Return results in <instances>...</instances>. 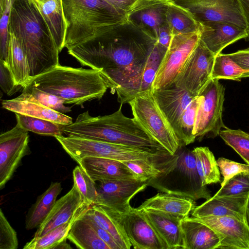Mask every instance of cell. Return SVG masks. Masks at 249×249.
Listing matches in <instances>:
<instances>
[{
    "instance_id": "cell-1",
    "label": "cell",
    "mask_w": 249,
    "mask_h": 249,
    "mask_svg": "<svg viewBox=\"0 0 249 249\" xmlns=\"http://www.w3.org/2000/svg\"><path fill=\"white\" fill-rule=\"evenodd\" d=\"M156 42L151 34L126 19L68 52L82 66L100 71L124 104L139 95L142 74Z\"/></svg>"
},
{
    "instance_id": "cell-2",
    "label": "cell",
    "mask_w": 249,
    "mask_h": 249,
    "mask_svg": "<svg viewBox=\"0 0 249 249\" xmlns=\"http://www.w3.org/2000/svg\"><path fill=\"white\" fill-rule=\"evenodd\" d=\"M28 60L31 79L59 64V51L33 0H15L9 26Z\"/></svg>"
},
{
    "instance_id": "cell-3",
    "label": "cell",
    "mask_w": 249,
    "mask_h": 249,
    "mask_svg": "<svg viewBox=\"0 0 249 249\" xmlns=\"http://www.w3.org/2000/svg\"><path fill=\"white\" fill-rule=\"evenodd\" d=\"M122 106L121 104L114 113L102 116L92 117L89 111L81 113L74 122L64 126L63 134L132 147L166 150L135 118L123 114Z\"/></svg>"
},
{
    "instance_id": "cell-4",
    "label": "cell",
    "mask_w": 249,
    "mask_h": 249,
    "mask_svg": "<svg viewBox=\"0 0 249 249\" xmlns=\"http://www.w3.org/2000/svg\"><path fill=\"white\" fill-rule=\"evenodd\" d=\"M26 86L55 95L65 104L76 105L101 99L108 89L100 71L60 64L32 78Z\"/></svg>"
},
{
    "instance_id": "cell-5",
    "label": "cell",
    "mask_w": 249,
    "mask_h": 249,
    "mask_svg": "<svg viewBox=\"0 0 249 249\" xmlns=\"http://www.w3.org/2000/svg\"><path fill=\"white\" fill-rule=\"evenodd\" d=\"M69 50L125 21L126 15L104 0H62Z\"/></svg>"
},
{
    "instance_id": "cell-6",
    "label": "cell",
    "mask_w": 249,
    "mask_h": 249,
    "mask_svg": "<svg viewBox=\"0 0 249 249\" xmlns=\"http://www.w3.org/2000/svg\"><path fill=\"white\" fill-rule=\"evenodd\" d=\"M178 159L175 167L166 174L147 181L151 186L162 193L190 198L194 200L212 197L207 185L202 184L192 150H178Z\"/></svg>"
},
{
    "instance_id": "cell-7",
    "label": "cell",
    "mask_w": 249,
    "mask_h": 249,
    "mask_svg": "<svg viewBox=\"0 0 249 249\" xmlns=\"http://www.w3.org/2000/svg\"><path fill=\"white\" fill-rule=\"evenodd\" d=\"M64 150L78 164L88 157L107 158L120 161L145 160L163 156L165 151L112 143L94 140L64 136L55 137Z\"/></svg>"
},
{
    "instance_id": "cell-8",
    "label": "cell",
    "mask_w": 249,
    "mask_h": 249,
    "mask_svg": "<svg viewBox=\"0 0 249 249\" xmlns=\"http://www.w3.org/2000/svg\"><path fill=\"white\" fill-rule=\"evenodd\" d=\"M128 103L141 126L169 153L175 154L181 147L180 142L152 92L137 96Z\"/></svg>"
},
{
    "instance_id": "cell-9",
    "label": "cell",
    "mask_w": 249,
    "mask_h": 249,
    "mask_svg": "<svg viewBox=\"0 0 249 249\" xmlns=\"http://www.w3.org/2000/svg\"><path fill=\"white\" fill-rule=\"evenodd\" d=\"M199 97L194 134L196 139L214 138L222 128L225 88L218 79L212 78L197 95Z\"/></svg>"
},
{
    "instance_id": "cell-10",
    "label": "cell",
    "mask_w": 249,
    "mask_h": 249,
    "mask_svg": "<svg viewBox=\"0 0 249 249\" xmlns=\"http://www.w3.org/2000/svg\"><path fill=\"white\" fill-rule=\"evenodd\" d=\"M199 30L174 35L161 62L153 84L152 91L174 82L184 63L198 44Z\"/></svg>"
},
{
    "instance_id": "cell-11",
    "label": "cell",
    "mask_w": 249,
    "mask_h": 249,
    "mask_svg": "<svg viewBox=\"0 0 249 249\" xmlns=\"http://www.w3.org/2000/svg\"><path fill=\"white\" fill-rule=\"evenodd\" d=\"M215 55L200 40L180 70L176 85L197 96L212 79Z\"/></svg>"
},
{
    "instance_id": "cell-12",
    "label": "cell",
    "mask_w": 249,
    "mask_h": 249,
    "mask_svg": "<svg viewBox=\"0 0 249 249\" xmlns=\"http://www.w3.org/2000/svg\"><path fill=\"white\" fill-rule=\"evenodd\" d=\"M199 23L220 21L246 29V23L238 0H176Z\"/></svg>"
},
{
    "instance_id": "cell-13",
    "label": "cell",
    "mask_w": 249,
    "mask_h": 249,
    "mask_svg": "<svg viewBox=\"0 0 249 249\" xmlns=\"http://www.w3.org/2000/svg\"><path fill=\"white\" fill-rule=\"evenodd\" d=\"M28 131L18 124L0 135V189L3 188L28 149Z\"/></svg>"
},
{
    "instance_id": "cell-14",
    "label": "cell",
    "mask_w": 249,
    "mask_h": 249,
    "mask_svg": "<svg viewBox=\"0 0 249 249\" xmlns=\"http://www.w3.org/2000/svg\"><path fill=\"white\" fill-rule=\"evenodd\" d=\"M147 186V181L135 178L100 181L97 188L96 204L105 206L119 213H127L131 208L130 201L132 198Z\"/></svg>"
},
{
    "instance_id": "cell-15",
    "label": "cell",
    "mask_w": 249,
    "mask_h": 249,
    "mask_svg": "<svg viewBox=\"0 0 249 249\" xmlns=\"http://www.w3.org/2000/svg\"><path fill=\"white\" fill-rule=\"evenodd\" d=\"M113 211L134 249H167L163 241L141 211L131 207L127 213Z\"/></svg>"
},
{
    "instance_id": "cell-16",
    "label": "cell",
    "mask_w": 249,
    "mask_h": 249,
    "mask_svg": "<svg viewBox=\"0 0 249 249\" xmlns=\"http://www.w3.org/2000/svg\"><path fill=\"white\" fill-rule=\"evenodd\" d=\"M90 207L75 184L64 196L56 201L51 212L39 226L34 237L42 236L66 223L75 220L83 215Z\"/></svg>"
},
{
    "instance_id": "cell-17",
    "label": "cell",
    "mask_w": 249,
    "mask_h": 249,
    "mask_svg": "<svg viewBox=\"0 0 249 249\" xmlns=\"http://www.w3.org/2000/svg\"><path fill=\"white\" fill-rule=\"evenodd\" d=\"M192 217L217 233L220 241L218 249H249V227L247 222L230 216Z\"/></svg>"
},
{
    "instance_id": "cell-18",
    "label": "cell",
    "mask_w": 249,
    "mask_h": 249,
    "mask_svg": "<svg viewBox=\"0 0 249 249\" xmlns=\"http://www.w3.org/2000/svg\"><path fill=\"white\" fill-rule=\"evenodd\" d=\"M249 197V192L233 196H213L195 207L192 211V216L197 218L230 216L247 222L246 207Z\"/></svg>"
},
{
    "instance_id": "cell-19",
    "label": "cell",
    "mask_w": 249,
    "mask_h": 249,
    "mask_svg": "<svg viewBox=\"0 0 249 249\" xmlns=\"http://www.w3.org/2000/svg\"><path fill=\"white\" fill-rule=\"evenodd\" d=\"M152 93L159 107L176 134L181 115L196 96L177 86L174 83L154 90Z\"/></svg>"
},
{
    "instance_id": "cell-20",
    "label": "cell",
    "mask_w": 249,
    "mask_h": 249,
    "mask_svg": "<svg viewBox=\"0 0 249 249\" xmlns=\"http://www.w3.org/2000/svg\"><path fill=\"white\" fill-rule=\"evenodd\" d=\"M199 24L200 39L215 56L228 45L248 36L246 29L232 23L210 21Z\"/></svg>"
},
{
    "instance_id": "cell-21",
    "label": "cell",
    "mask_w": 249,
    "mask_h": 249,
    "mask_svg": "<svg viewBox=\"0 0 249 249\" xmlns=\"http://www.w3.org/2000/svg\"><path fill=\"white\" fill-rule=\"evenodd\" d=\"M164 0H140L127 14V19L156 38L159 28L167 22L169 2Z\"/></svg>"
},
{
    "instance_id": "cell-22",
    "label": "cell",
    "mask_w": 249,
    "mask_h": 249,
    "mask_svg": "<svg viewBox=\"0 0 249 249\" xmlns=\"http://www.w3.org/2000/svg\"><path fill=\"white\" fill-rule=\"evenodd\" d=\"M1 105L3 108L15 113L44 119L65 126L73 123L71 117L44 106L26 92H22L16 98L3 100Z\"/></svg>"
},
{
    "instance_id": "cell-23",
    "label": "cell",
    "mask_w": 249,
    "mask_h": 249,
    "mask_svg": "<svg viewBox=\"0 0 249 249\" xmlns=\"http://www.w3.org/2000/svg\"><path fill=\"white\" fill-rule=\"evenodd\" d=\"M141 211L163 241L167 249H184L181 226L184 217L155 210Z\"/></svg>"
},
{
    "instance_id": "cell-24",
    "label": "cell",
    "mask_w": 249,
    "mask_h": 249,
    "mask_svg": "<svg viewBox=\"0 0 249 249\" xmlns=\"http://www.w3.org/2000/svg\"><path fill=\"white\" fill-rule=\"evenodd\" d=\"M79 164L95 182L135 178L131 171L120 161L88 157L83 158Z\"/></svg>"
},
{
    "instance_id": "cell-25",
    "label": "cell",
    "mask_w": 249,
    "mask_h": 249,
    "mask_svg": "<svg viewBox=\"0 0 249 249\" xmlns=\"http://www.w3.org/2000/svg\"><path fill=\"white\" fill-rule=\"evenodd\" d=\"M183 249H216L220 245L217 233L207 225L187 217L181 223Z\"/></svg>"
},
{
    "instance_id": "cell-26",
    "label": "cell",
    "mask_w": 249,
    "mask_h": 249,
    "mask_svg": "<svg viewBox=\"0 0 249 249\" xmlns=\"http://www.w3.org/2000/svg\"><path fill=\"white\" fill-rule=\"evenodd\" d=\"M178 154H170L145 160L123 161L135 179L148 181L166 174L176 166Z\"/></svg>"
},
{
    "instance_id": "cell-27",
    "label": "cell",
    "mask_w": 249,
    "mask_h": 249,
    "mask_svg": "<svg viewBox=\"0 0 249 249\" xmlns=\"http://www.w3.org/2000/svg\"><path fill=\"white\" fill-rule=\"evenodd\" d=\"M194 201L187 197L159 193L145 200L137 208L140 211H158L186 218L195 207Z\"/></svg>"
},
{
    "instance_id": "cell-28",
    "label": "cell",
    "mask_w": 249,
    "mask_h": 249,
    "mask_svg": "<svg viewBox=\"0 0 249 249\" xmlns=\"http://www.w3.org/2000/svg\"><path fill=\"white\" fill-rule=\"evenodd\" d=\"M85 213L111 235L120 249L131 248L132 245L113 210L105 206L95 204L91 206Z\"/></svg>"
},
{
    "instance_id": "cell-29",
    "label": "cell",
    "mask_w": 249,
    "mask_h": 249,
    "mask_svg": "<svg viewBox=\"0 0 249 249\" xmlns=\"http://www.w3.org/2000/svg\"><path fill=\"white\" fill-rule=\"evenodd\" d=\"M33 0L45 20L60 53L64 48L66 31L62 0H45L42 3Z\"/></svg>"
},
{
    "instance_id": "cell-30",
    "label": "cell",
    "mask_w": 249,
    "mask_h": 249,
    "mask_svg": "<svg viewBox=\"0 0 249 249\" xmlns=\"http://www.w3.org/2000/svg\"><path fill=\"white\" fill-rule=\"evenodd\" d=\"M62 190L60 182H52L49 187L38 196L26 216L25 227L27 230H32L43 222L53 207Z\"/></svg>"
},
{
    "instance_id": "cell-31",
    "label": "cell",
    "mask_w": 249,
    "mask_h": 249,
    "mask_svg": "<svg viewBox=\"0 0 249 249\" xmlns=\"http://www.w3.org/2000/svg\"><path fill=\"white\" fill-rule=\"evenodd\" d=\"M84 214L72 224L67 238L79 249H110L99 237Z\"/></svg>"
},
{
    "instance_id": "cell-32",
    "label": "cell",
    "mask_w": 249,
    "mask_h": 249,
    "mask_svg": "<svg viewBox=\"0 0 249 249\" xmlns=\"http://www.w3.org/2000/svg\"><path fill=\"white\" fill-rule=\"evenodd\" d=\"M8 54L5 62L16 84L23 88L31 79L29 63L26 55L18 40L11 32Z\"/></svg>"
},
{
    "instance_id": "cell-33",
    "label": "cell",
    "mask_w": 249,
    "mask_h": 249,
    "mask_svg": "<svg viewBox=\"0 0 249 249\" xmlns=\"http://www.w3.org/2000/svg\"><path fill=\"white\" fill-rule=\"evenodd\" d=\"M166 21L172 36L195 32L200 29V24L192 14L175 1L169 2Z\"/></svg>"
},
{
    "instance_id": "cell-34",
    "label": "cell",
    "mask_w": 249,
    "mask_h": 249,
    "mask_svg": "<svg viewBox=\"0 0 249 249\" xmlns=\"http://www.w3.org/2000/svg\"><path fill=\"white\" fill-rule=\"evenodd\" d=\"M198 174L204 186L221 181L216 160L208 147H197L192 150Z\"/></svg>"
},
{
    "instance_id": "cell-35",
    "label": "cell",
    "mask_w": 249,
    "mask_h": 249,
    "mask_svg": "<svg viewBox=\"0 0 249 249\" xmlns=\"http://www.w3.org/2000/svg\"><path fill=\"white\" fill-rule=\"evenodd\" d=\"M17 124L28 131L55 137L63 135L64 125L52 121L15 113Z\"/></svg>"
},
{
    "instance_id": "cell-36",
    "label": "cell",
    "mask_w": 249,
    "mask_h": 249,
    "mask_svg": "<svg viewBox=\"0 0 249 249\" xmlns=\"http://www.w3.org/2000/svg\"><path fill=\"white\" fill-rule=\"evenodd\" d=\"M249 77V70L240 67L228 54L220 53L215 56L212 78L239 81Z\"/></svg>"
},
{
    "instance_id": "cell-37",
    "label": "cell",
    "mask_w": 249,
    "mask_h": 249,
    "mask_svg": "<svg viewBox=\"0 0 249 249\" xmlns=\"http://www.w3.org/2000/svg\"><path fill=\"white\" fill-rule=\"evenodd\" d=\"M199 101L197 96L186 107L179 120L176 134L181 147L194 142L196 139L194 129Z\"/></svg>"
},
{
    "instance_id": "cell-38",
    "label": "cell",
    "mask_w": 249,
    "mask_h": 249,
    "mask_svg": "<svg viewBox=\"0 0 249 249\" xmlns=\"http://www.w3.org/2000/svg\"><path fill=\"white\" fill-rule=\"evenodd\" d=\"M74 221L63 224L42 236L34 237L30 241L25 245L23 249H54L57 245L68 239L69 232Z\"/></svg>"
},
{
    "instance_id": "cell-39",
    "label": "cell",
    "mask_w": 249,
    "mask_h": 249,
    "mask_svg": "<svg viewBox=\"0 0 249 249\" xmlns=\"http://www.w3.org/2000/svg\"><path fill=\"white\" fill-rule=\"evenodd\" d=\"M166 51L156 42L147 59L142 76V84L139 95L152 92L153 82L161 62Z\"/></svg>"
},
{
    "instance_id": "cell-40",
    "label": "cell",
    "mask_w": 249,
    "mask_h": 249,
    "mask_svg": "<svg viewBox=\"0 0 249 249\" xmlns=\"http://www.w3.org/2000/svg\"><path fill=\"white\" fill-rule=\"evenodd\" d=\"M219 135L249 165V134L240 129L225 128L220 130Z\"/></svg>"
},
{
    "instance_id": "cell-41",
    "label": "cell",
    "mask_w": 249,
    "mask_h": 249,
    "mask_svg": "<svg viewBox=\"0 0 249 249\" xmlns=\"http://www.w3.org/2000/svg\"><path fill=\"white\" fill-rule=\"evenodd\" d=\"M73 183L83 196L85 203L91 207L96 204L97 191L95 182L79 164L73 170Z\"/></svg>"
},
{
    "instance_id": "cell-42",
    "label": "cell",
    "mask_w": 249,
    "mask_h": 249,
    "mask_svg": "<svg viewBox=\"0 0 249 249\" xmlns=\"http://www.w3.org/2000/svg\"><path fill=\"white\" fill-rule=\"evenodd\" d=\"M15 0H0V60L6 61L8 54L9 22Z\"/></svg>"
},
{
    "instance_id": "cell-43",
    "label": "cell",
    "mask_w": 249,
    "mask_h": 249,
    "mask_svg": "<svg viewBox=\"0 0 249 249\" xmlns=\"http://www.w3.org/2000/svg\"><path fill=\"white\" fill-rule=\"evenodd\" d=\"M22 92L31 94L37 101L49 108L63 113L71 111L70 107L65 105V101L62 99L35 87L26 86L23 88Z\"/></svg>"
},
{
    "instance_id": "cell-44",
    "label": "cell",
    "mask_w": 249,
    "mask_h": 249,
    "mask_svg": "<svg viewBox=\"0 0 249 249\" xmlns=\"http://www.w3.org/2000/svg\"><path fill=\"white\" fill-rule=\"evenodd\" d=\"M249 192V172H241L229 179L213 197L237 195Z\"/></svg>"
},
{
    "instance_id": "cell-45",
    "label": "cell",
    "mask_w": 249,
    "mask_h": 249,
    "mask_svg": "<svg viewBox=\"0 0 249 249\" xmlns=\"http://www.w3.org/2000/svg\"><path fill=\"white\" fill-rule=\"evenodd\" d=\"M18 240L16 231L0 210V249H16Z\"/></svg>"
},
{
    "instance_id": "cell-46",
    "label": "cell",
    "mask_w": 249,
    "mask_h": 249,
    "mask_svg": "<svg viewBox=\"0 0 249 249\" xmlns=\"http://www.w3.org/2000/svg\"><path fill=\"white\" fill-rule=\"evenodd\" d=\"M216 162L220 174L223 177L221 187L236 174L244 172H249V165L248 164L240 163L223 157L218 158Z\"/></svg>"
},
{
    "instance_id": "cell-47",
    "label": "cell",
    "mask_w": 249,
    "mask_h": 249,
    "mask_svg": "<svg viewBox=\"0 0 249 249\" xmlns=\"http://www.w3.org/2000/svg\"><path fill=\"white\" fill-rule=\"evenodd\" d=\"M0 86L2 91L9 96L23 88L16 84L8 66L1 60H0Z\"/></svg>"
},
{
    "instance_id": "cell-48",
    "label": "cell",
    "mask_w": 249,
    "mask_h": 249,
    "mask_svg": "<svg viewBox=\"0 0 249 249\" xmlns=\"http://www.w3.org/2000/svg\"><path fill=\"white\" fill-rule=\"evenodd\" d=\"M85 213L84 215L88 219L99 237L109 246L110 249H120L119 245L111 235L106 230L100 227L91 218L87 215Z\"/></svg>"
},
{
    "instance_id": "cell-49",
    "label": "cell",
    "mask_w": 249,
    "mask_h": 249,
    "mask_svg": "<svg viewBox=\"0 0 249 249\" xmlns=\"http://www.w3.org/2000/svg\"><path fill=\"white\" fill-rule=\"evenodd\" d=\"M172 36L169 26L166 22L161 26L157 32V43L160 47L167 51Z\"/></svg>"
},
{
    "instance_id": "cell-50",
    "label": "cell",
    "mask_w": 249,
    "mask_h": 249,
    "mask_svg": "<svg viewBox=\"0 0 249 249\" xmlns=\"http://www.w3.org/2000/svg\"><path fill=\"white\" fill-rule=\"evenodd\" d=\"M228 54L242 69L249 70V48Z\"/></svg>"
},
{
    "instance_id": "cell-51",
    "label": "cell",
    "mask_w": 249,
    "mask_h": 249,
    "mask_svg": "<svg viewBox=\"0 0 249 249\" xmlns=\"http://www.w3.org/2000/svg\"><path fill=\"white\" fill-rule=\"evenodd\" d=\"M117 10L126 15L140 0H104Z\"/></svg>"
},
{
    "instance_id": "cell-52",
    "label": "cell",
    "mask_w": 249,
    "mask_h": 249,
    "mask_svg": "<svg viewBox=\"0 0 249 249\" xmlns=\"http://www.w3.org/2000/svg\"><path fill=\"white\" fill-rule=\"evenodd\" d=\"M241 8L246 23V31L248 36L246 40L249 41V0H238Z\"/></svg>"
},
{
    "instance_id": "cell-53",
    "label": "cell",
    "mask_w": 249,
    "mask_h": 249,
    "mask_svg": "<svg viewBox=\"0 0 249 249\" xmlns=\"http://www.w3.org/2000/svg\"><path fill=\"white\" fill-rule=\"evenodd\" d=\"M54 249H71V246L68 244L66 242V240H65L60 243H59L58 245H57Z\"/></svg>"
},
{
    "instance_id": "cell-54",
    "label": "cell",
    "mask_w": 249,
    "mask_h": 249,
    "mask_svg": "<svg viewBox=\"0 0 249 249\" xmlns=\"http://www.w3.org/2000/svg\"><path fill=\"white\" fill-rule=\"evenodd\" d=\"M246 220L247 224L249 227V197L246 207Z\"/></svg>"
},
{
    "instance_id": "cell-55",
    "label": "cell",
    "mask_w": 249,
    "mask_h": 249,
    "mask_svg": "<svg viewBox=\"0 0 249 249\" xmlns=\"http://www.w3.org/2000/svg\"><path fill=\"white\" fill-rule=\"evenodd\" d=\"M35 0L36 2H39V3H42L43 1H44L45 0Z\"/></svg>"
},
{
    "instance_id": "cell-56",
    "label": "cell",
    "mask_w": 249,
    "mask_h": 249,
    "mask_svg": "<svg viewBox=\"0 0 249 249\" xmlns=\"http://www.w3.org/2000/svg\"><path fill=\"white\" fill-rule=\"evenodd\" d=\"M164 0L171 1H175L176 0Z\"/></svg>"
}]
</instances>
